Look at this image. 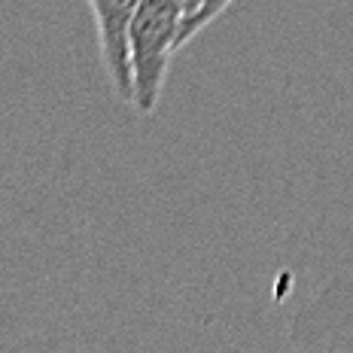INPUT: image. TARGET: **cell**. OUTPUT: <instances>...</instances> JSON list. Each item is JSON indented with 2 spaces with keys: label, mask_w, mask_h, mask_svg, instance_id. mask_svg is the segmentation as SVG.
Here are the masks:
<instances>
[{
  "label": "cell",
  "mask_w": 353,
  "mask_h": 353,
  "mask_svg": "<svg viewBox=\"0 0 353 353\" xmlns=\"http://www.w3.org/2000/svg\"><path fill=\"white\" fill-rule=\"evenodd\" d=\"M183 10L176 0H141L134 25H131V107L143 116L156 113L161 85L180 43Z\"/></svg>",
  "instance_id": "6da1fadb"
},
{
  "label": "cell",
  "mask_w": 353,
  "mask_h": 353,
  "mask_svg": "<svg viewBox=\"0 0 353 353\" xmlns=\"http://www.w3.org/2000/svg\"><path fill=\"white\" fill-rule=\"evenodd\" d=\"M98 25L101 55L113 88L131 104L134 79H131V25H134L141 0H88Z\"/></svg>",
  "instance_id": "7a4b0ae2"
},
{
  "label": "cell",
  "mask_w": 353,
  "mask_h": 353,
  "mask_svg": "<svg viewBox=\"0 0 353 353\" xmlns=\"http://www.w3.org/2000/svg\"><path fill=\"white\" fill-rule=\"evenodd\" d=\"M232 3H234V0H204L201 10H198L189 21H183V31H180V43H183V46H186V43L192 40L198 31H204V28H208L210 21H216L225 10H229Z\"/></svg>",
  "instance_id": "3957f363"
},
{
  "label": "cell",
  "mask_w": 353,
  "mask_h": 353,
  "mask_svg": "<svg viewBox=\"0 0 353 353\" xmlns=\"http://www.w3.org/2000/svg\"><path fill=\"white\" fill-rule=\"evenodd\" d=\"M176 3H180V10H183V21H189L198 10H201L204 0H176Z\"/></svg>",
  "instance_id": "277c9868"
}]
</instances>
